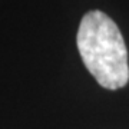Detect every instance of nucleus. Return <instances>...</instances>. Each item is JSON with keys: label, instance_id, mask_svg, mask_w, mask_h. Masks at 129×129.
Returning a JSON list of instances; mask_svg holds the SVG:
<instances>
[{"label": "nucleus", "instance_id": "obj_1", "mask_svg": "<svg viewBox=\"0 0 129 129\" xmlns=\"http://www.w3.org/2000/svg\"><path fill=\"white\" fill-rule=\"evenodd\" d=\"M76 42L86 69L102 88L116 90L128 83V50L119 27L108 14L101 10L85 14Z\"/></svg>", "mask_w": 129, "mask_h": 129}]
</instances>
